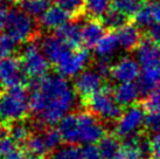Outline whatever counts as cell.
<instances>
[{"label": "cell", "instance_id": "6da1fadb", "mask_svg": "<svg viewBox=\"0 0 160 159\" xmlns=\"http://www.w3.org/2000/svg\"><path fill=\"white\" fill-rule=\"evenodd\" d=\"M75 89L61 75L35 80L29 95L31 110L39 126L60 123L75 104Z\"/></svg>", "mask_w": 160, "mask_h": 159}, {"label": "cell", "instance_id": "7a4b0ae2", "mask_svg": "<svg viewBox=\"0 0 160 159\" xmlns=\"http://www.w3.org/2000/svg\"><path fill=\"white\" fill-rule=\"evenodd\" d=\"M31 103L23 87L7 89L0 95V121L4 124L21 122L29 112Z\"/></svg>", "mask_w": 160, "mask_h": 159}, {"label": "cell", "instance_id": "3957f363", "mask_svg": "<svg viewBox=\"0 0 160 159\" xmlns=\"http://www.w3.org/2000/svg\"><path fill=\"white\" fill-rule=\"evenodd\" d=\"M5 31L6 35L14 42H32L36 36V23L31 15L20 8L12 9L8 12Z\"/></svg>", "mask_w": 160, "mask_h": 159}, {"label": "cell", "instance_id": "277c9868", "mask_svg": "<svg viewBox=\"0 0 160 159\" xmlns=\"http://www.w3.org/2000/svg\"><path fill=\"white\" fill-rule=\"evenodd\" d=\"M84 103L88 106L89 112L105 121L118 119L123 114L122 106L117 103L113 91L110 88L101 89Z\"/></svg>", "mask_w": 160, "mask_h": 159}, {"label": "cell", "instance_id": "5b68a950", "mask_svg": "<svg viewBox=\"0 0 160 159\" xmlns=\"http://www.w3.org/2000/svg\"><path fill=\"white\" fill-rule=\"evenodd\" d=\"M20 60L22 63L25 74L34 81L47 76L50 63L45 56L41 47L34 41L28 42V44L23 49Z\"/></svg>", "mask_w": 160, "mask_h": 159}, {"label": "cell", "instance_id": "8992f818", "mask_svg": "<svg viewBox=\"0 0 160 159\" xmlns=\"http://www.w3.org/2000/svg\"><path fill=\"white\" fill-rule=\"evenodd\" d=\"M78 122V143L84 145L96 144L102 141L105 136V128L97 116L89 112L82 111L77 114Z\"/></svg>", "mask_w": 160, "mask_h": 159}, {"label": "cell", "instance_id": "52a82bcc", "mask_svg": "<svg viewBox=\"0 0 160 159\" xmlns=\"http://www.w3.org/2000/svg\"><path fill=\"white\" fill-rule=\"evenodd\" d=\"M145 114L142 108L138 105L129 106V109L124 111L116 124V135L117 137L123 139L136 137L139 135L140 129L145 124Z\"/></svg>", "mask_w": 160, "mask_h": 159}, {"label": "cell", "instance_id": "ba28073f", "mask_svg": "<svg viewBox=\"0 0 160 159\" xmlns=\"http://www.w3.org/2000/svg\"><path fill=\"white\" fill-rule=\"evenodd\" d=\"M25 75L20 59L9 55L0 60V85L6 89L23 87Z\"/></svg>", "mask_w": 160, "mask_h": 159}, {"label": "cell", "instance_id": "9c48e42d", "mask_svg": "<svg viewBox=\"0 0 160 159\" xmlns=\"http://www.w3.org/2000/svg\"><path fill=\"white\" fill-rule=\"evenodd\" d=\"M102 80L103 77L96 70H83L74 81L75 93L82 101L87 102L102 89Z\"/></svg>", "mask_w": 160, "mask_h": 159}, {"label": "cell", "instance_id": "30bf717a", "mask_svg": "<svg viewBox=\"0 0 160 159\" xmlns=\"http://www.w3.org/2000/svg\"><path fill=\"white\" fill-rule=\"evenodd\" d=\"M89 59L90 55L87 48L72 49L64 60L56 66V69L62 77H72L83 71Z\"/></svg>", "mask_w": 160, "mask_h": 159}, {"label": "cell", "instance_id": "8fae6325", "mask_svg": "<svg viewBox=\"0 0 160 159\" xmlns=\"http://www.w3.org/2000/svg\"><path fill=\"white\" fill-rule=\"evenodd\" d=\"M40 47L49 63L54 64L55 67L58 66L68 54L74 49L69 47L66 42H63L58 35L45 36Z\"/></svg>", "mask_w": 160, "mask_h": 159}, {"label": "cell", "instance_id": "7c38bea8", "mask_svg": "<svg viewBox=\"0 0 160 159\" xmlns=\"http://www.w3.org/2000/svg\"><path fill=\"white\" fill-rule=\"evenodd\" d=\"M111 76L119 83L133 82L140 76V69L138 61L130 56H124L119 59L112 66Z\"/></svg>", "mask_w": 160, "mask_h": 159}, {"label": "cell", "instance_id": "4fadbf2b", "mask_svg": "<svg viewBox=\"0 0 160 159\" xmlns=\"http://www.w3.org/2000/svg\"><path fill=\"white\" fill-rule=\"evenodd\" d=\"M137 61L144 69L156 68L160 66V46L151 39L142 40L136 49Z\"/></svg>", "mask_w": 160, "mask_h": 159}, {"label": "cell", "instance_id": "5bb4252c", "mask_svg": "<svg viewBox=\"0 0 160 159\" xmlns=\"http://www.w3.org/2000/svg\"><path fill=\"white\" fill-rule=\"evenodd\" d=\"M150 153V141L145 138L136 137L125 139L117 159H142Z\"/></svg>", "mask_w": 160, "mask_h": 159}, {"label": "cell", "instance_id": "9a60e30c", "mask_svg": "<svg viewBox=\"0 0 160 159\" xmlns=\"http://www.w3.org/2000/svg\"><path fill=\"white\" fill-rule=\"evenodd\" d=\"M71 18L72 17L67 11L56 5L49 7L48 11L40 18V23L46 29H58L70 21Z\"/></svg>", "mask_w": 160, "mask_h": 159}, {"label": "cell", "instance_id": "2e32d148", "mask_svg": "<svg viewBox=\"0 0 160 159\" xmlns=\"http://www.w3.org/2000/svg\"><path fill=\"white\" fill-rule=\"evenodd\" d=\"M140 95L142 90L139 88V84L133 82L120 83L113 90V96L120 106H132Z\"/></svg>", "mask_w": 160, "mask_h": 159}, {"label": "cell", "instance_id": "e0dca14e", "mask_svg": "<svg viewBox=\"0 0 160 159\" xmlns=\"http://www.w3.org/2000/svg\"><path fill=\"white\" fill-rule=\"evenodd\" d=\"M105 29L107 28L103 25V22L98 19H91L85 22L82 27V38L85 47L95 48L96 44L105 35Z\"/></svg>", "mask_w": 160, "mask_h": 159}, {"label": "cell", "instance_id": "ac0fdd59", "mask_svg": "<svg viewBox=\"0 0 160 159\" xmlns=\"http://www.w3.org/2000/svg\"><path fill=\"white\" fill-rule=\"evenodd\" d=\"M116 35L119 42V47H122L124 50L137 49L142 42V33L139 28L131 23H126L120 29H118Z\"/></svg>", "mask_w": 160, "mask_h": 159}, {"label": "cell", "instance_id": "d6986e66", "mask_svg": "<svg viewBox=\"0 0 160 159\" xmlns=\"http://www.w3.org/2000/svg\"><path fill=\"white\" fill-rule=\"evenodd\" d=\"M56 35L62 40L63 42L74 49H78L80 46L83 44L82 38V27L74 21H69L68 23L63 25L61 28H58Z\"/></svg>", "mask_w": 160, "mask_h": 159}, {"label": "cell", "instance_id": "ffe728a7", "mask_svg": "<svg viewBox=\"0 0 160 159\" xmlns=\"http://www.w3.org/2000/svg\"><path fill=\"white\" fill-rule=\"evenodd\" d=\"M58 131L67 144H78V122L77 114H68L58 123Z\"/></svg>", "mask_w": 160, "mask_h": 159}, {"label": "cell", "instance_id": "44dd1931", "mask_svg": "<svg viewBox=\"0 0 160 159\" xmlns=\"http://www.w3.org/2000/svg\"><path fill=\"white\" fill-rule=\"evenodd\" d=\"M25 146L27 156L31 159H43L45 157H48L49 151L42 133H32V136L25 143Z\"/></svg>", "mask_w": 160, "mask_h": 159}, {"label": "cell", "instance_id": "7402d4cb", "mask_svg": "<svg viewBox=\"0 0 160 159\" xmlns=\"http://www.w3.org/2000/svg\"><path fill=\"white\" fill-rule=\"evenodd\" d=\"M118 47H119V42H118L117 35L109 33L103 36L102 40L96 44L95 50L99 59H109L110 60V58L113 56V54L116 53Z\"/></svg>", "mask_w": 160, "mask_h": 159}, {"label": "cell", "instance_id": "603a6c76", "mask_svg": "<svg viewBox=\"0 0 160 159\" xmlns=\"http://www.w3.org/2000/svg\"><path fill=\"white\" fill-rule=\"evenodd\" d=\"M18 6L32 18H41L50 7V0H18Z\"/></svg>", "mask_w": 160, "mask_h": 159}, {"label": "cell", "instance_id": "cb8c5ba5", "mask_svg": "<svg viewBox=\"0 0 160 159\" xmlns=\"http://www.w3.org/2000/svg\"><path fill=\"white\" fill-rule=\"evenodd\" d=\"M99 151L104 159H117L120 153V145L118 138L113 135H107L99 141Z\"/></svg>", "mask_w": 160, "mask_h": 159}, {"label": "cell", "instance_id": "d4e9b609", "mask_svg": "<svg viewBox=\"0 0 160 159\" xmlns=\"http://www.w3.org/2000/svg\"><path fill=\"white\" fill-rule=\"evenodd\" d=\"M128 19H129L128 15H125L124 13L112 7L102 17V22L107 29L118 31L128 23Z\"/></svg>", "mask_w": 160, "mask_h": 159}, {"label": "cell", "instance_id": "484cf974", "mask_svg": "<svg viewBox=\"0 0 160 159\" xmlns=\"http://www.w3.org/2000/svg\"><path fill=\"white\" fill-rule=\"evenodd\" d=\"M46 159H83V153L77 145L67 144L50 152Z\"/></svg>", "mask_w": 160, "mask_h": 159}, {"label": "cell", "instance_id": "4316f807", "mask_svg": "<svg viewBox=\"0 0 160 159\" xmlns=\"http://www.w3.org/2000/svg\"><path fill=\"white\" fill-rule=\"evenodd\" d=\"M8 136L17 144H25L28 141V138L32 136V133L26 124L21 123V122H17V123L9 124Z\"/></svg>", "mask_w": 160, "mask_h": 159}, {"label": "cell", "instance_id": "83f0119b", "mask_svg": "<svg viewBox=\"0 0 160 159\" xmlns=\"http://www.w3.org/2000/svg\"><path fill=\"white\" fill-rule=\"evenodd\" d=\"M55 3L74 19L80 18L85 11V0H55Z\"/></svg>", "mask_w": 160, "mask_h": 159}, {"label": "cell", "instance_id": "f1b7e54d", "mask_svg": "<svg viewBox=\"0 0 160 159\" xmlns=\"http://www.w3.org/2000/svg\"><path fill=\"white\" fill-rule=\"evenodd\" d=\"M110 0H85V11L93 19L102 18L109 11Z\"/></svg>", "mask_w": 160, "mask_h": 159}, {"label": "cell", "instance_id": "f546056e", "mask_svg": "<svg viewBox=\"0 0 160 159\" xmlns=\"http://www.w3.org/2000/svg\"><path fill=\"white\" fill-rule=\"evenodd\" d=\"M144 4V0H113V7L125 15H134Z\"/></svg>", "mask_w": 160, "mask_h": 159}, {"label": "cell", "instance_id": "4dcf8cb0", "mask_svg": "<svg viewBox=\"0 0 160 159\" xmlns=\"http://www.w3.org/2000/svg\"><path fill=\"white\" fill-rule=\"evenodd\" d=\"M42 136H43V139H45V143L49 152H53L54 150L58 149L63 141L58 129L48 128L42 132Z\"/></svg>", "mask_w": 160, "mask_h": 159}, {"label": "cell", "instance_id": "1f68e13d", "mask_svg": "<svg viewBox=\"0 0 160 159\" xmlns=\"http://www.w3.org/2000/svg\"><path fill=\"white\" fill-rule=\"evenodd\" d=\"M134 20L139 26L142 27H150L154 23V20H153V17H152L151 13L150 1H144L140 9L134 14Z\"/></svg>", "mask_w": 160, "mask_h": 159}, {"label": "cell", "instance_id": "d6a6232c", "mask_svg": "<svg viewBox=\"0 0 160 159\" xmlns=\"http://www.w3.org/2000/svg\"><path fill=\"white\" fill-rule=\"evenodd\" d=\"M142 106L148 112H160V88L147 94L142 102Z\"/></svg>", "mask_w": 160, "mask_h": 159}, {"label": "cell", "instance_id": "836d02e7", "mask_svg": "<svg viewBox=\"0 0 160 159\" xmlns=\"http://www.w3.org/2000/svg\"><path fill=\"white\" fill-rule=\"evenodd\" d=\"M15 150H18L17 143L9 137L8 135L0 136V158L5 159Z\"/></svg>", "mask_w": 160, "mask_h": 159}, {"label": "cell", "instance_id": "e575fe53", "mask_svg": "<svg viewBox=\"0 0 160 159\" xmlns=\"http://www.w3.org/2000/svg\"><path fill=\"white\" fill-rule=\"evenodd\" d=\"M144 126L151 132H160V112H148L145 117Z\"/></svg>", "mask_w": 160, "mask_h": 159}, {"label": "cell", "instance_id": "d590c367", "mask_svg": "<svg viewBox=\"0 0 160 159\" xmlns=\"http://www.w3.org/2000/svg\"><path fill=\"white\" fill-rule=\"evenodd\" d=\"M14 48V41L7 35L0 34V60L9 56Z\"/></svg>", "mask_w": 160, "mask_h": 159}, {"label": "cell", "instance_id": "8d00e7d4", "mask_svg": "<svg viewBox=\"0 0 160 159\" xmlns=\"http://www.w3.org/2000/svg\"><path fill=\"white\" fill-rule=\"evenodd\" d=\"M96 71L102 77L111 75L112 64L110 63V60L109 59H98V61L96 62Z\"/></svg>", "mask_w": 160, "mask_h": 159}, {"label": "cell", "instance_id": "74e56055", "mask_svg": "<svg viewBox=\"0 0 160 159\" xmlns=\"http://www.w3.org/2000/svg\"><path fill=\"white\" fill-rule=\"evenodd\" d=\"M150 155L152 159H160V132L154 133L150 141Z\"/></svg>", "mask_w": 160, "mask_h": 159}, {"label": "cell", "instance_id": "f35d334b", "mask_svg": "<svg viewBox=\"0 0 160 159\" xmlns=\"http://www.w3.org/2000/svg\"><path fill=\"white\" fill-rule=\"evenodd\" d=\"M148 39L160 46V23H153L148 27Z\"/></svg>", "mask_w": 160, "mask_h": 159}, {"label": "cell", "instance_id": "ab89813d", "mask_svg": "<svg viewBox=\"0 0 160 159\" xmlns=\"http://www.w3.org/2000/svg\"><path fill=\"white\" fill-rule=\"evenodd\" d=\"M150 7H151V13L154 23H160V0L150 1Z\"/></svg>", "mask_w": 160, "mask_h": 159}, {"label": "cell", "instance_id": "60d3db41", "mask_svg": "<svg viewBox=\"0 0 160 159\" xmlns=\"http://www.w3.org/2000/svg\"><path fill=\"white\" fill-rule=\"evenodd\" d=\"M7 17H8V12L7 9L5 8L4 5L0 4V31L4 29L7 22Z\"/></svg>", "mask_w": 160, "mask_h": 159}, {"label": "cell", "instance_id": "b9f144b4", "mask_svg": "<svg viewBox=\"0 0 160 159\" xmlns=\"http://www.w3.org/2000/svg\"><path fill=\"white\" fill-rule=\"evenodd\" d=\"M6 1H11V0H0V4H2V3H6Z\"/></svg>", "mask_w": 160, "mask_h": 159}, {"label": "cell", "instance_id": "7bdbcfd3", "mask_svg": "<svg viewBox=\"0 0 160 159\" xmlns=\"http://www.w3.org/2000/svg\"><path fill=\"white\" fill-rule=\"evenodd\" d=\"M99 159H104V158H99Z\"/></svg>", "mask_w": 160, "mask_h": 159}]
</instances>
